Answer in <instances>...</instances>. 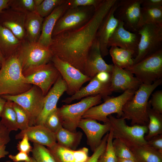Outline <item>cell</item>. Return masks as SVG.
I'll return each mask as SVG.
<instances>
[{
	"label": "cell",
	"instance_id": "6da1fadb",
	"mask_svg": "<svg viewBox=\"0 0 162 162\" xmlns=\"http://www.w3.org/2000/svg\"><path fill=\"white\" fill-rule=\"evenodd\" d=\"M116 1L103 0L92 16L85 24L52 37L49 48L53 56L83 74L85 64L92 46L97 39L99 28Z\"/></svg>",
	"mask_w": 162,
	"mask_h": 162
},
{
	"label": "cell",
	"instance_id": "7a4b0ae2",
	"mask_svg": "<svg viewBox=\"0 0 162 162\" xmlns=\"http://www.w3.org/2000/svg\"><path fill=\"white\" fill-rule=\"evenodd\" d=\"M32 86L26 82L16 52L5 58L0 69V96L20 94Z\"/></svg>",
	"mask_w": 162,
	"mask_h": 162
},
{
	"label": "cell",
	"instance_id": "3957f363",
	"mask_svg": "<svg viewBox=\"0 0 162 162\" xmlns=\"http://www.w3.org/2000/svg\"><path fill=\"white\" fill-rule=\"evenodd\" d=\"M162 83V79L150 85L142 84L132 97L124 105L122 118L129 120L133 125L148 126L149 118L148 108L149 99L154 90Z\"/></svg>",
	"mask_w": 162,
	"mask_h": 162
},
{
	"label": "cell",
	"instance_id": "277c9868",
	"mask_svg": "<svg viewBox=\"0 0 162 162\" xmlns=\"http://www.w3.org/2000/svg\"><path fill=\"white\" fill-rule=\"evenodd\" d=\"M108 117L113 139L120 140L130 149L147 144L145 136L148 132L147 126L139 125L129 126L123 118L115 117L112 115Z\"/></svg>",
	"mask_w": 162,
	"mask_h": 162
},
{
	"label": "cell",
	"instance_id": "5b68a950",
	"mask_svg": "<svg viewBox=\"0 0 162 162\" xmlns=\"http://www.w3.org/2000/svg\"><path fill=\"white\" fill-rule=\"evenodd\" d=\"M16 54L23 74L33 68L48 63L53 56L50 48L37 42H30L26 39L22 41Z\"/></svg>",
	"mask_w": 162,
	"mask_h": 162
},
{
	"label": "cell",
	"instance_id": "8992f818",
	"mask_svg": "<svg viewBox=\"0 0 162 162\" xmlns=\"http://www.w3.org/2000/svg\"><path fill=\"white\" fill-rule=\"evenodd\" d=\"M136 91L128 90L124 92L119 95L109 97L99 105L93 106L88 110L82 117V118H89L103 122H109L108 116L116 113L117 118L122 117L123 106L126 102L131 98Z\"/></svg>",
	"mask_w": 162,
	"mask_h": 162
},
{
	"label": "cell",
	"instance_id": "52a82bcc",
	"mask_svg": "<svg viewBox=\"0 0 162 162\" xmlns=\"http://www.w3.org/2000/svg\"><path fill=\"white\" fill-rule=\"evenodd\" d=\"M136 32L140 38L134 64L162 49V24H145L138 28Z\"/></svg>",
	"mask_w": 162,
	"mask_h": 162
},
{
	"label": "cell",
	"instance_id": "ba28073f",
	"mask_svg": "<svg viewBox=\"0 0 162 162\" xmlns=\"http://www.w3.org/2000/svg\"><path fill=\"white\" fill-rule=\"evenodd\" d=\"M125 69L142 84L150 85L162 79V49Z\"/></svg>",
	"mask_w": 162,
	"mask_h": 162
},
{
	"label": "cell",
	"instance_id": "9c48e42d",
	"mask_svg": "<svg viewBox=\"0 0 162 162\" xmlns=\"http://www.w3.org/2000/svg\"><path fill=\"white\" fill-rule=\"evenodd\" d=\"M100 95L85 97L78 103L64 105L58 108L62 121V127L70 131H76L79 123L89 109L101 102Z\"/></svg>",
	"mask_w": 162,
	"mask_h": 162
},
{
	"label": "cell",
	"instance_id": "30bf717a",
	"mask_svg": "<svg viewBox=\"0 0 162 162\" xmlns=\"http://www.w3.org/2000/svg\"><path fill=\"white\" fill-rule=\"evenodd\" d=\"M45 96L38 87L32 85L29 89L20 94L0 97L6 100L16 103L26 110L30 116V126H31L35 125V121L42 111Z\"/></svg>",
	"mask_w": 162,
	"mask_h": 162
},
{
	"label": "cell",
	"instance_id": "8fae6325",
	"mask_svg": "<svg viewBox=\"0 0 162 162\" xmlns=\"http://www.w3.org/2000/svg\"><path fill=\"white\" fill-rule=\"evenodd\" d=\"M95 10L92 6L69 8L57 21L52 37L64 31L82 26L92 18Z\"/></svg>",
	"mask_w": 162,
	"mask_h": 162
},
{
	"label": "cell",
	"instance_id": "7c38bea8",
	"mask_svg": "<svg viewBox=\"0 0 162 162\" xmlns=\"http://www.w3.org/2000/svg\"><path fill=\"white\" fill-rule=\"evenodd\" d=\"M26 82L38 87L46 96L60 74L52 63L33 68L23 74Z\"/></svg>",
	"mask_w": 162,
	"mask_h": 162
},
{
	"label": "cell",
	"instance_id": "4fadbf2b",
	"mask_svg": "<svg viewBox=\"0 0 162 162\" xmlns=\"http://www.w3.org/2000/svg\"><path fill=\"white\" fill-rule=\"evenodd\" d=\"M51 61L65 82L67 86L66 92L69 95L74 94L80 90L84 83L92 79L56 56H53Z\"/></svg>",
	"mask_w": 162,
	"mask_h": 162
},
{
	"label": "cell",
	"instance_id": "5bb4252c",
	"mask_svg": "<svg viewBox=\"0 0 162 162\" xmlns=\"http://www.w3.org/2000/svg\"><path fill=\"white\" fill-rule=\"evenodd\" d=\"M143 0H118L114 15L122 22L124 28L136 32Z\"/></svg>",
	"mask_w": 162,
	"mask_h": 162
},
{
	"label": "cell",
	"instance_id": "9a60e30c",
	"mask_svg": "<svg viewBox=\"0 0 162 162\" xmlns=\"http://www.w3.org/2000/svg\"><path fill=\"white\" fill-rule=\"evenodd\" d=\"M78 127L81 129L85 134L87 144L93 152L100 145L105 134L111 129L109 122L101 124L96 120L89 118H81Z\"/></svg>",
	"mask_w": 162,
	"mask_h": 162
},
{
	"label": "cell",
	"instance_id": "2e32d148",
	"mask_svg": "<svg viewBox=\"0 0 162 162\" xmlns=\"http://www.w3.org/2000/svg\"><path fill=\"white\" fill-rule=\"evenodd\" d=\"M140 38V35L137 32L127 30L124 27L123 22L119 21L117 26L109 40L108 48L116 46L131 50L135 52L136 56Z\"/></svg>",
	"mask_w": 162,
	"mask_h": 162
},
{
	"label": "cell",
	"instance_id": "e0dca14e",
	"mask_svg": "<svg viewBox=\"0 0 162 162\" xmlns=\"http://www.w3.org/2000/svg\"><path fill=\"white\" fill-rule=\"evenodd\" d=\"M67 90V84L60 74L53 86L45 96L42 110L35 121V125H44L47 117L57 108L58 100Z\"/></svg>",
	"mask_w": 162,
	"mask_h": 162
},
{
	"label": "cell",
	"instance_id": "ac0fdd59",
	"mask_svg": "<svg viewBox=\"0 0 162 162\" xmlns=\"http://www.w3.org/2000/svg\"><path fill=\"white\" fill-rule=\"evenodd\" d=\"M26 14L10 8L0 13V25L10 30L19 40L26 39L25 21Z\"/></svg>",
	"mask_w": 162,
	"mask_h": 162
},
{
	"label": "cell",
	"instance_id": "d6986e66",
	"mask_svg": "<svg viewBox=\"0 0 162 162\" xmlns=\"http://www.w3.org/2000/svg\"><path fill=\"white\" fill-rule=\"evenodd\" d=\"M142 84L130 72L113 64L110 80L112 92L128 90L136 91Z\"/></svg>",
	"mask_w": 162,
	"mask_h": 162
},
{
	"label": "cell",
	"instance_id": "ffe728a7",
	"mask_svg": "<svg viewBox=\"0 0 162 162\" xmlns=\"http://www.w3.org/2000/svg\"><path fill=\"white\" fill-rule=\"evenodd\" d=\"M113 64H108L101 54L98 41L97 38L89 52L83 74L92 79L98 73L105 71L111 74Z\"/></svg>",
	"mask_w": 162,
	"mask_h": 162
},
{
	"label": "cell",
	"instance_id": "44dd1931",
	"mask_svg": "<svg viewBox=\"0 0 162 162\" xmlns=\"http://www.w3.org/2000/svg\"><path fill=\"white\" fill-rule=\"evenodd\" d=\"M118 0L112 7L102 21L98 30L97 38L102 57L109 54L107 44L109 40L117 26L119 20L115 18L114 12Z\"/></svg>",
	"mask_w": 162,
	"mask_h": 162
},
{
	"label": "cell",
	"instance_id": "7402d4cb",
	"mask_svg": "<svg viewBox=\"0 0 162 162\" xmlns=\"http://www.w3.org/2000/svg\"><path fill=\"white\" fill-rule=\"evenodd\" d=\"M26 134L29 141L33 142L50 147L56 143L55 134L44 125H35L21 130L16 135V139H21Z\"/></svg>",
	"mask_w": 162,
	"mask_h": 162
},
{
	"label": "cell",
	"instance_id": "603a6c76",
	"mask_svg": "<svg viewBox=\"0 0 162 162\" xmlns=\"http://www.w3.org/2000/svg\"><path fill=\"white\" fill-rule=\"evenodd\" d=\"M86 86L80 90L70 97L62 100V102L69 104L75 100L81 99L82 98L90 96L100 95L104 100L109 98L112 93L110 88V82L103 83L98 81L95 76Z\"/></svg>",
	"mask_w": 162,
	"mask_h": 162
},
{
	"label": "cell",
	"instance_id": "cb8c5ba5",
	"mask_svg": "<svg viewBox=\"0 0 162 162\" xmlns=\"http://www.w3.org/2000/svg\"><path fill=\"white\" fill-rule=\"evenodd\" d=\"M69 8L68 0H65L64 3L55 8L50 15L44 18L41 34L37 42L49 48L52 42V33L56 23Z\"/></svg>",
	"mask_w": 162,
	"mask_h": 162
},
{
	"label": "cell",
	"instance_id": "d4e9b609",
	"mask_svg": "<svg viewBox=\"0 0 162 162\" xmlns=\"http://www.w3.org/2000/svg\"><path fill=\"white\" fill-rule=\"evenodd\" d=\"M47 148L56 162H86L89 157L88 149L86 147L73 150L62 147L56 142Z\"/></svg>",
	"mask_w": 162,
	"mask_h": 162
},
{
	"label": "cell",
	"instance_id": "484cf974",
	"mask_svg": "<svg viewBox=\"0 0 162 162\" xmlns=\"http://www.w3.org/2000/svg\"><path fill=\"white\" fill-rule=\"evenodd\" d=\"M44 18L35 11L26 13L25 21L26 39L37 42L41 34Z\"/></svg>",
	"mask_w": 162,
	"mask_h": 162
},
{
	"label": "cell",
	"instance_id": "4316f807",
	"mask_svg": "<svg viewBox=\"0 0 162 162\" xmlns=\"http://www.w3.org/2000/svg\"><path fill=\"white\" fill-rule=\"evenodd\" d=\"M22 41L10 30L0 25V50L4 58L17 52Z\"/></svg>",
	"mask_w": 162,
	"mask_h": 162
},
{
	"label": "cell",
	"instance_id": "83f0119b",
	"mask_svg": "<svg viewBox=\"0 0 162 162\" xmlns=\"http://www.w3.org/2000/svg\"><path fill=\"white\" fill-rule=\"evenodd\" d=\"M57 143L69 149L76 150L80 144L83 135L80 131H70L63 127L55 133Z\"/></svg>",
	"mask_w": 162,
	"mask_h": 162
},
{
	"label": "cell",
	"instance_id": "f1b7e54d",
	"mask_svg": "<svg viewBox=\"0 0 162 162\" xmlns=\"http://www.w3.org/2000/svg\"><path fill=\"white\" fill-rule=\"evenodd\" d=\"M113 63L123 69L128 68L134 64L133 58L135 52L131 50L124 49L116 46H111L109 50Z\"/></svg>",
	"mask_w": 162,
	"mask_h": 162
},
{
	"label": "cell",
	"instance_id": "f546056e",
	"mask_svg": "<svg viewBox=\"0 0 162 162\" xmlns=\"http://www.w3.org/2000/svg\"><path fill=\"white\" fill-rule=\"evenodd\" d=\"M130 149L137 162H162V153L147 144Z\"/></svg>",
	"mask_w": 162,
	"mask_h": 162
},
{
	"label": "cell",
	"instance_id": "4dcf8cb0",
	"mask_svg": "<svg viewBox=\"0 0 162 162\" xmlns=\"http://www.w3.org/2000/svg\"><path fill=\"white\" fill-rule=\"evenodd\" d=\"M150 24H162V6L141 7L137 29L144 25Z\"/></svg>",
	"mask_w": 162,
	"mask_h": 162
},
{
	"label": "cell",
	"instance_id": "1f68e13d",
	"mask_svg": "<svg viewBox=\"0 0 162 162\" xmlns=\"http://www.w3.org/2000/svg\"><path fill=\"white\" fill-rule=\"evenodd\" d=\"M148 114L149 120L147 126L148 130L145 136L147 141L156 136L162 134V114L153 110L149 104Z\"/></svg>",
	"mask_w": 162,
	"mask_h": 162
},
{
	"label": "cell",
	"instance_id": "d6a6232c",
	"mask_svg": "<svg viewBox=\"0 0 162 162\" xmlns=\"http://www.w3.org/2000/svg\"><path fill=\"white\" fill-rule=\"evenodd\" d=\"M0 121L10 132L19 129L16 112L13 106V102L6 100L2 111Z\"/></svg>",
	"mask_w": 162,
	"mask_h": 162
},
{
	"label": "cell",
	"instance_id": "836d02e7",
	"mask_svg": "<svg viewBox=\"0 0 162 162\" xmlns=\"http://www.w3.org/2000/svg\"><path fill=\"white\" fill-rule=\"evenodd\" d=\"M32 157L37 162H56L53 156L44 146L33 143Z\"/></svg>",
	"mask_w": 162,
	"mask_h": 162
},
{
	"label": "cell",
	"instance_id": "e575fe53",
	"mask_svg": "<svg viewBox=\"0 0 162 162\" xmlns=\"http://www.w3.org/2000/svg\"><path fill=\"white\" fill-rule=\"evenodd\" d=\"M13 106L16 112L19 129L23 130L30 126V118L27 111L16 103L13 102Z\"/></svg>",
	"mask_w": 162,
	"mask_h": 162
},
{
	"label": "cell",
	"instance_id": "d590c367",
	"mask_svg": "<svg viewBox=\"0 0 162 162\" xmlns=\"http://www.w3.org/2000/svg\"><path fill=\"white\" fill-rule=\"evenodd\" d=\"M44 125L55 134L63 127L62 120L58 108L57 107L47 116Z\"/></svg>",
	"mask_w": 162,
	"mask_h": 162
},
{
	"label": "cell",
	"instance_id": "8d00e7d4",
	"mask_svg": "<svg viewBox=\"0 0 162 162\" xmlns=\"http://www.w3.org/2000/svg\"><path fill=\"white\" fill-rule=\"evenodd\" d=\"M65 0H43L35 9V12L44 18L50 15L54 9L64 3Z\"/></svg>",
	"mask_w": 162,
	"mask_h": 162
},
{
	"label": "cell",
	"instance_id": "74e56055",
	"mask_svg": "<svg viewBox=\"0 0 162 162\" xmlns=\"http://www.w3.org/2000/svg\"><path fill=\"white\" fill-rule=\"evenodd\" d=\"M8 7L15 11L26 14L35 10L34 0H10Z\"/></svg>",
	"mask_w": 162,
	"mask_h": 162
},
{
	"label": "cell",
	"instance_id": "f35d334b",
	"mask_svg": "<svg viewBox=\"0 0 162 162\" xmlns=\"http://www.w3.org/2000/svg\"><path fill=\"white\" fill-rule=\"evenodd\" d=\"M113 139L111 130L108 133L106 148L97 162H117V158L115 153L112 146Z\"/></svg>",
	"mask_w": 162,
	"mask_h": 162
},
{
	"label": "cell",
	"instance_id": "ab89813d",
	"mask_svg": "<svg viewBox=\"0 0 162 162\" xmlns=\"http://www.w3.org/2000/svg\"><path fill=\"white\" fill-rule=\"evenodd\" d=\"M112 144L117 158L131 159L136 161L130 149L120 140L117 139H113Z\"/></svg>",
	"mask_w": 162,
	"mask_h": 162
},
{
	"label": "cell",
	"instance_id": "60d3db41",
	"mask_svg": "<svg viewBox=\"0 0 162 162\" xmlns=\"http://www.w3.org/2000/svg\"><path fill=\"white\" fill-rule=\"evenodd\" d=\"M148 103L152 108L156 112L162 114V91L158 90L152 94Z\"/></svg>",
	"mask_w": 162,
	"mask_h": 162
},
{
	"label": "cell",
	"instance_id": "b9f144b4",
	"mask_svg": "<svg viewBox=\"0 0 162 162\" xmlns=\"http://www.w3.org/2000/svg\"><path fill=\"white\" fill-rule=\"evenodd\" d=\"M103 0H68L69 8L92 6L96 9Z\"/></svg>",
	"mask_w": 162,
	"mask_h": 162
},
{
	"label": "cell",
	"instance_id": "7bdbcfd3",
	"mask_svg": "<svg viewBox=\"0 0 162 162\" xmlns=\"http://www.w3.org/2000/svg\"><path fill=\"white\" fill-rule=\"evenodd\" d=\"M107 133L103 137L100 145L95 149L93 153L86 162H97L100 156L105 150L108 135Z\"/></svg>",
	"mask_w": 162,
	"mask_h": 162
},
{
	"label": "cell",
	"instance_id": "ee69618b",
	"mask_svg": "<svg viewBox=\"0 0 162 162\" xmlns=\"http://www.w3.org/2000/svg\"><path fill=\"white\" fill-rule=\"evenodd\" d=\"M21 140L17 144V149L19 152L25 153L29 155L32 151L33 147L29 143L27 135L24 134Z\"/></svg>",
	"mask_w": 162,
	"mask_h": 162
},
{
	"label": "cell",
	"instance_id": "f6af8a7d",
	"mask_svg": "<svg viewBox=\"0 0 162 162\" xmlns=\"http://www.w3.org/2000/svg\"><path fill=\"white\" fill-rule=\"evenodd\" d=\"M10 132L0 121V145H6L10 140Z\"/></svg>",
	"mask_w": 162,
	"mask_h": 162
},
{
	"label": "cell",
	"instance_id": "bcb514c9",
	"mask_svg": "<svg viewBox=\"0 0 162 162\" xmlns=\"http://www.w3.org/2000/svg\"><path fill=\"white\" fill-rule=\"evenodd\" d=\"M147 144L162 153V134L156 136L147 141Z\"/></svg>",
	"mask_w": 162,
	"mask_h": 162
},
{
	"label": "cell",
	"instance_id": "7dc6e473",
	"mask_svg": "<svg viewBox=\"0 0 162 162\" xmlns=\"http://www.w3.org/2000/svg\"><path fill=\"white\" fill-rule=\"evenodd\" d=\"M8 157L14 162H28L31 160V157L29 156L28 154L20 152H19L15 155L10 154L8 155Z\"/></svg>",
	"mask_w": 162,
	"mask_h": 162
},
{
	"label": "cell",
	"instance_id": "c3c4849f",
	"mask_svg": "<svg viewBox=\"0 0 162 162\" xmlns=\"http://www.w3.org/2000/svg\"><path fill=\"white\" fill-rule=\"evenodd\" d=\"M95 77L100 82L107 83L110 82L111 74L106 72H101L97 74Z\"/></svg>",
	"mask_w": 162,
	"mask_h": 162
},
{
	"label": "cell",
	"instance_id": "681fc988",
	"mask_svg": "<svg viewBox=\"0 0 162 162\" xmlns=\"http://www.w3.org/2000/svg\"><path fill=\"white\" fill-rule=\"evenodd\" d=\"M142 7L155 8L162 6V0H143Z\"/></svg>",
	"mask_w": 162,
	"mask_h": 162
},
{
	"label": "cell",
	"instance_id": "f907efd6",
	"mask_svg": "<svg viewBox=\"0 0 162 162\" xmlns=\"http://www.w3.org/2000/svg\"><path fill=\"white\" fill-rule=\"evenodd\" d=\"M6 145H0V159L5 157L9 154V152L6 150Z\"/></svg>",
	"mask_w": 162,
	"mask_h": 162
},
{
	"label": "cell",
	"instance_id": "816d5d0a",
	"mask_svg": "<svg viewBox=\"0 0 162 162\" xmlns=\"http://www.w3.org/2000/svg\"><path fill=\"white\" fill-rule=\"evenodd\" d=\"M10 0H0V13L3 10L9 8Z\"/></svg>",
	"mask_w": 162,
	"mask_h": 162
},
{
	"label": "cell",
	"instance_id": "f5cc1de1",
	"mask_svg": "<svg viewBox=\"0 0 162 162\" xmlns=\"http://www.w3.org/2000/svg\"><path fill=\"white\" fill-rule=\"evenodd\" d=\"M6 100L0 96V117Z\"/></svg>",
	"mask_w": 162,
	"mask_h": 162
},
{
	"label": "cell",
	"instance_id": "db71d44e",
	"mask_svg": "<svg viewBox=\"0 0 162 162\" xmlns=\"http://www.w3.org/2000/svg\"><path fill=\"white\" fill-rule=\"evenodd\" d=\"M117 162H137L136 160L129 159L117 158Z\"/></svg>",
	"mask_w": 162,
	"mask_h": 162
},
{
	"label": "cell",
	"instance_id": "11a10c76",
	"mask_svg": "<svg viewBox=\"0 0 162 162\" xmlns=\"http://www.w3.org/2000/svg\"><path fill=\"white\" fill-rule=\"evenodd\" d=\"M43 1V0H34L35 9L42 3Z\"/></svg>",
	"mask_w": 162,
	"mask_h": 162
},
{
	"label": "cell",
	"instance_id": "9f6ffc18",
	"mask_svg": "<svg viewBox=\"0 0 162 162\" xmlns=\"http://www.w3.org/2000/svg\"><path fill=\"white\" fill-rule=\"evenodd\" d=\"M4 58L0 50V64L2 63L4 60Z\"/></svg>",
	"mask_w": 162,
	"mask_h": 162
},
{
	"label": "cell",
	"instance_id": "6f0895ef",
	"mask_svg": "<svg viewBox=\"0 0 162 162\" xmlns=\"http://www.w3.org/2000/svg\"><path fill=\"white\" fill-rule=\"evenodd\" d=\"M28 162H37L35 159L32 157H31V160Z\"/></svg>",
	"mask_w": 162,
	"mask_h": 162
},
{
	"label": "cell",
	"instance_id": "680465c9",
	"mask_svg": "<svg viewBox=\"0 0 162 162\" xmlns=\"http://www.w3.org/2000/svg\"><path fill=\"white\" fill-rule=\"evenodd\" d=\"M4 162H14L11 161L10 160H7V161H5Z\"/></svg>",
	"mask_w": 162,
	"mask_h": 162
},
{
	"label": "cell",
	"instance_id": "91938a15",
	"mask_svg": "<svg viewBox=\"0 0 162 162\" xmlns=\"http://www.w3.org/2000/svg\"><path fill=\"white\" fill-rule=\"evenodd\" d=\"M1 67V64H0V69Z\"/></svg>",
	"mask_w": 162,
	"mask_h": 162
}]
</instances>
